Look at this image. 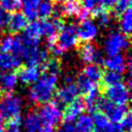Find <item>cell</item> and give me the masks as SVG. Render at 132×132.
<instances>
[{"instance_id":"1","label":"cell","mask_w":132,"mask_h":132,"mask_svg":"<svg viewBox=\"0 0 132 132\" xmlns=\"http://www.w3.org/2000/svg\"><path fill=\"white\" fill-rule=\"evenodd\" d=\"M58 85V75L43 73L40 77L32 84L29 92L30 100L35 104H43L50 102Z\"/></svg>"},{"instance_id":"2","label":"cell","mask_w":132,"mask_h":132,"mask_svg":"<svg viewBox=\"0 0 132 132\" xmlns=\"http://www.w3.org/2000/svg\"><path fill=\"white\" fill-rule=\"evenodd\" d=\"M23 109V99L18 94H5L0 99V117L2 120L10 121L21 117Z\"/></svg>"},{"instance_id":"3","label":"cell","mask_w":132,"mask_h":132,"mask_svg":"<svg viewBox=\"0 0 132 132\" xmlns=\"http://www.w3.org/2000/svg\"><path fill=\"white\" fill-rule=\"evenodd\" d=\"M97 110L104 113L111 123H120L129 111V107L127 104H116L106 98L100 97L97 102Z\"/></svg>"},{"instance_id":"4","label":"cell","mask_w":132,"mask_h":132,"mask_svg":"<svg viewBox=\"0 0 132 132\" xmlns=\"http://www.w3.org/2000/svg\"><path fill=\"white\" fill-rule=\"evenodd\" d=\"M77 42V25L74 23L64 24V26L57 35L56 45L64 53L65 51H69L76 46Z\"/></svg>"},{"instance_id":"5","label":"cell","mask_w":132,"mask_h":132,"mask_svg":"<svg viewBox=\"0 0 132 132\" xmlns=\"http://www.w3.org/2000/svg\"><path fill=\"white\" fill-rule=\"evenodd\" d=\"M37 114L43 127L55 128L61 123L63 119L62 109L56 106L53 102H46V103L41 104V106H39L38 108Z\"/></svg>"},{"instance_id":"6","label":"cell","mask_w":132,"mask_h":132,"mask_svg":"<svg viewBox=\"0 0 132 132\" xmlns=\"http://www.w3.org/2000/svg\"><path fill=\"white\" fill-rule=\"evenodd\" d=\"M104 52L107 56H112L120 54L122 51H125L129 47V38L127 35L121 32H111L109 33L104 40Z\"/></svg>"},{"instance_id":"7","label":"cell","mask_w":132,"mask_h":132,"mask_svg":"<svg viewBox=\"0 0 132 132\" xmlns=\"http://www.w3.org/2000/svg\"><path fill=\"white\" fill-rule=\"evenodd\" d=\"M106 99L116 104H127L130 100L129 87L123 82L108 86L103 90Z\"/></svg>"},{"instance_id":"8","label":"cell","mask_w":132,"mask_h":132,"mask_svg":"<svg viewBox=\"0 0 132 132\" xmlns=\"http://www.w3.org/2000/svg\"><path fill=\"white\" fill-rule=\"evenodd\" d=\"M78 94L79 92L74 81L70 84H65L56 92V95H54L53 103L62 109L66 105H68L72 100H74L78 96Z\"/></svg>"},{"instance_id":"9","label":"cell","mask_w":132,"mask_h":132,"mask_svg":"<svg viewBox=\"0 0 132 132\" xmlns=\"http://www.w3.org/2000/svg\"><path fill=\"white\" fill-rule=\"evenodd\" d=\"M78 56L87 64L101 65L104 60L100 51L91 42H85L78 47Z\"/></svg>"},{"instance_id":"10","label":"cell","mask_w":132,"mask_h":132,"mask_svg":"<svg viewBox=\"0 0 132 132\" xmlns=\"http://www.w3.org/2000/svg\"><path fill=\"white\" fill-rule=\"evenodd\" d=\"M98 35V26L90 19L80 21L77 26V36L78 40L84 42H91Z\"/></svg>"},{"instance_id":"11","label":"cell","mask_w":132,"mask_h":132,"mask_svg":"<svg viewBox=\"0 0 132 132\" xmlns=\"http://www.w3.org/2000/svg\"><path fill=\"white\" fill-rule=\"evenodd\" d=\"M104 67L107 70H113V71H119V72H123L126 70L127 67L131 66V59H130V55H128V58L126 59L125 56H123L121 53L120 54H116L112 56H108L107 58H105L103 60Z\"/></svg>"},{"instance_id":"12","label":"cell","mask_w":132,"mask_h":132,"mask_svg":"<svg viewBox=\"0 0 132 132\" xmlns=\"http://www.w3.org/2000/svg\"><path fill=\"white\" fill-rule=\"evenodd\" d=\"M63 113V119L66 122H73L75 121L78 116H80L82 113V111L85 110L86 106H85V102L82 98H78L76 97L74 100H72L68 105H66Z\"/></svg>"},{"instance_id":"13","label":"cell","mask_w":132,"mask_h":132,"mask_svg":"<svg viewBox=\"0 0 132 132\" xmlns=\"http://www.w3.org/2000/svg\"><path fill=\"white\" fill-rule=\"evenodd\" d=\"M92 119L94 132H114L117 123H111L101 111H95Z\"/></svg>"},{"instance_id":"14","label":"cell","mask_w":132,"mask_h":132,"mask_svg":"<svg viewBox=\"0 0 132 132\" xmlns=\"http://www.w3.org/2000/svg\"><path fill=\"white\" fill-rule=\"evenodd\" d=\"M41 75V70L38 66H26L19 69L16 76L18 79L21 80L25 85L34 84Z\"/></svg>"},{"instance_id":"15","label":"cell","mask_w":132,"mask_h":132,"mask_svg":"<svg viewBox=\"0 0 132 132\" xmlns=\"http://www.w3.org/2000/svg\"><path fill=\"white\" fill-rule=\"evenodd\" d=\"M22 65V59L15 55L9 53L0 52V70L12 71L18 70Z\"/></svg>"},{"instance_id":"16","label":"cell","mask_w":132,"mask_h":132,"mask_svg":"<svg viewBox=\"0 0 132 132\" xmlns=\"http://www.w3.org/2000/svg\"><path fill=\"white\" fill-rule=\"evenodd\" d=\"M27 24H28L27 18L22 12L14 11L11 14H9L8 23H7L6 28L8 29V31L10 33L16 34L19 32L23 31L25 29V27L27 26Z\"/></svg>"},{"instance_id":"17","label":"cell","mask_w":132,"mask_h":132,"mask_svg":"<svg viewBox=\"0 0 132 132\" xmlns=\"http://www.w3.org/2000/svg\"><path fill=\"white\" fill-rule=\"evenodd\" d=\"M18 81L19 79L16 73L12 71H4L2 74H0V93H11L16 87Z\"/></svg>"},{"instance_id":"18","label":"cell","mask_w":132,"mask_h":132,"mask_svg":"<svg viewBox=\"0 0 132 132\" xmlns=\"http://www.w3.org/2000/svg\"><path fill=\"white\" fill-rule=\"evenodd\" d=\"M23 126L25 132H40L42 125L40 123L37 112L29 111L23 120Z\"/></svg>"},{"instance_id":"19","label":"cell","mask_w":132,"mask_h":132,"mask_svg":"<svg viewBox=\"0 0 132 132\" xmlns=\"http://www.w3.org/2000/svg\"><path fill=\"white\" fill-rule=\"evenodd\" d=\"M91 14L97 20V24L102 28H108L111 26V15L109 12L103 8L102 6L98 5L95 8H93L91 11Z\"/></svg>"},{"instance_id":"20","label":"cell","mask_w":132,"mask_h":132,"mask_svg":"<svg viewBox=\"0 0 132 132\" xmlns=\"http://www.w3.org/2000/svg\"><path fill=\"white\" fill-rule=\"evenodd\" d=\"M40 0H22L21 2V7L23 10V14L27 18L29 21H35L38 15H37V10L39 6Z\"/></svg>"},{"instance_id":"21","label":"cell","mask_w":132,"mask_h":132,"mask_svg":"<svg viewBox=\"0 0 132 132\" xmlns=\"http://www.w3.org/2000/svg\"><path fill=\"white\" fill-rule=\"evenodd\" d=\"M76 123L74 125L75 132H94L93 128V119L90 114L81 113L75 120Z\"/></svg>"},{"instance_id":"22","label":"cell","mask_w":132,"mask_h":132,"mask_svg":"<svg viewBox=\"0 0 132 132\" xmlns=\"http://www.w3.org/2000/svg\"><path fill=\"white\" fill-rule=\"evenodd\" d=\"M119 16H120L119 26H120L121 33L129 36L131 33V29H132V10H131V8L130 7L127 8Z\"/></svg>"},{"instance_id":"23","label":"cell","mask_w":132,"mask_h":132,"mask_svg":"<svg viewBox=\"0 0 132 132\" xmlns=\"http://www.w3.org/2000/svg\"><path fill=\"white\" fill-rule=\"evenodd\" d=\"M99 98H100V92L97 87L85 95V99H84L85 106L90 112L94 113L95 111H97V102Z\"/></svg>"},{"instance_id":"24","label":"cell","mask_w":132,"mask_h":132,"mask_svg":"<svg viewBox=\"0 0 132 132\" xmlns=\"http://www.w3.org/2000/svg\"><path fill=\"white\" fill-rule=\"evenodd\" d=\"M102 73H103V71H102L101 67L96 64H88L82 69V74L95 84L98 82L99 80H101Z\"/></svg>"},{"instance_id":"25","label":"cell","mask_w":132,"mask_h":132,"mask_svg":"<svg viewBox=\"0 0 132 132\" xmlns=\"http://www.w3.org/2000/svg\"><path fill=\"white\" fill-rule=\"evenodd\" d=\"M101 80H102L103 86H105V87L112 86V85L122 82V80H123V74H122V72H119V71L107 70V71H105V72L102 73Z\"/></svg>"},{"instance_id":"26","label":"cell","mask_w":132,"mask_h":132,"mask_svg":"<svg viewBox=\"0 0 132 132\" xmlns=\"http://www.w3.org/2000/svg\"><path fill=\"white\" fill-rule=\"evenodd\" d=\"M24 35L30 38L39 39L41 36V27L40 22L37 21H31L30 24H27V26L24 29Z\"/></svg>"},{"instance_id":"27","label":"cell","mask_w":132,"mask_h":132,"mask_svg":"<svg viewBox=\"0 0 132 132\" xmlns=\"http://www.w3.org/2000/svg\"><path fill=\"white\" fill-rule=\"evenodd\" d=\"M76 86L78 89V92L81 93L82 95H86L88 92H90L91 90H93L94 88H96V84L93 82L92 80H90L89 78H87L84 74H79L76 80Z\"/></svg>"},{"instance_id":"28","label":"cell","mask_w":132,"mask_h":132,"mask_svg":"<svg viewBox=\"0 0 132 132\" xmlns=\"http://www.w3.org/2000/svg\"><path fill=\"white\" fill-rule=\"evenodd\" d=\"M63 7V12L64 16H76L77 13L79 12L80 8V3L78 0H69L65 3H62Z\"/></svg>"},{"instance_id":"29","label":"cell","mask_w":132,"mask_h":132,"mask_svg":"<svg viewBox=\"0 0 132 132\" xmlns=\"http://www.w3.org/2000/svg\"><path fill=\"white\" fill-rule=\"evenodd\" d=\"M53 9H54V4L51 0L40 1L37 10V15L42 20H46L51 15H53Z\"/></svg>"},{"instance_id":"30","label":"cell","mask_w":132,"mask_h":132,"mask_svg":"<svg viewBox=\"0 0 132 132\" xmlns=\"http://www.w3.org/2000/svg\"><path fill=\"white\" fill-rule=\"evenodd\" d=\"M41 68L43 70V73L57 75L60 70V62L57 58H51V59H47L41 65Z\"/></svg>"},{"instance_id":"31","label":"cell","mask_w":132,"mask_h":132,"mask_svg":"<svg viewBox=\"0 0 132 132\" xmlns=\"http://www.w3.org/2000/svg\"><path fill=\"white\" fill-rule=\"evenodd\" d=\"M22 0H0V5L5 11L14 12L21 8Z\"/></svg>"},{"instance_id":"32","label":"cell","mask_w":132,"mask_h":132,"mask_svg":"<svg viewBox=\"0 0 132 132\" xmlns=\"http://www.w3.org/2000/svg\"><path fill=\"white\" fill-rule=\"evenodd\" d=\"M131 4V0H118L116 2V4L113 5V14L119 16L121 13H123L127 8L130 7Z\"/></svg>"},{"instance_id":"33","label":"cell","mask_w":132,"mask_h":132,"mask_svg":"<svg viewBox=\"0 0 132 132\" xmlns=\"http://www.w3.org/2000/svg\"><path fill=\"white\" fill-rule=\"evenodd\" d=\"M3 132H23L21 128V117L8 121Z\"/></svg>"},{"instance_id":"34","label":"cell","mask_w":132,"mask_h":132,"mask_svg":"<svg viewBox=\"0 0 132 132\" xmlns=\"http://www.w3.org/2000/svg\"><path fill=\"white\" fill-rule=\"evenodd\" d=\"M12 46V35H4L0 38V52L10 53Z\"/></svg>"},{"instance_id":"35","label":"cell","mask_w":132,"mask_h":132,"mask_svg":"<svg viewBox=\"0 0 132 132\" xmlns=\"http://www.w3.org/2000/svg\"><path fill=\"white\" fill-rule=\"evenodd\" d=\"M120 126L122 127V129L126 132H130L131 131V128H132V117H131V113L130 111H128L126 113V116L122 119V121L120 122Z\"/></svg>"},{"instance_id":"36","label":"cell","mask_w":132,"mask_h":132,"mask_svg":"<svg viewBox=\"0 0 132 132\" xmlns=\"http://www.w3.org/2000/svg\"><path fill=\"white\" fill-rule=\"evenodd\" d=\"M8 18H9V14L0 5V31L6 28L7 23H8Z\"/></svg>"},{"instance_id":"37","label":"cell","mask_w":132,"mask_h":132,"mask_svg":"<svg viewBox=\"0 0 132 132\" xmlns=\"http://www.w3.org/2000/svg\"><path fill=\"white\" fill-rule=\"evenodd\" d=\"M57 132H75V127L74 124L72 122H66L64 121V123H62L58 129Z\"/></svg>"},{"instance_id":"38","label":"cell","mask_w":132,"mask_h":132,"mask_svg":"<svg viewBox=\"0 0 132 132\" xmlns=\"http://www.w3.org/2000/svg\"><path fill=\"white\" fill-rule=\"evenodd\" d=\"M79 3L84 6V8L91 11L93 8L99 5V0H79Z\"/></svg>"},{"instance_id":"39","label":"cell","mask_w":132,"mask_h":132,"mask_svg":"<svg viewBox=\"0 0 132 132\" xmlns=\"http://www.w3.org/2000/svg\"><path fill=\"white\" fill-rule=\"evenodd\" d=\"M117 1L118 0H99V5L105 9H107V8L113 7V5L116 4Z\"/></svg>"},{"instance_id":"40","label":"cell","mask_w":132,"mask_h":132,"mask_svg":"<svg viewBox=\"0 0 132 132\" xmlns=\"http://www.w3.org/2000/svg\"><path fill=\"white\" fill-rule=\"evenodd\" d=\"M40 132H55V128H53V127H43V128H41Z\"/></svg>"},{"instance_id":"41","label":"cell","mask_w":132,"mask_h":132,"mask_svg":"<svg viewBox=\"0 0 132 132\" xmlns=\"http://www.w3.org/2000/svg\"><path fill=\"white\" fill-rule=\"evenodd\" d=\"M53 1H55L56 3H60V4H62V3H65V2H67V1H69V0H53Z\"/></svg>"},{"instance_id":"42","label":"cell","mask_w":132,"mask_h":132,"mask_svg":"<svg viewBox=\"0 0 132 132\" xmlns=\"http://www.w3.org/2000/svg\"><path fill=\"white\" fill-rule=\"evenodd\" d=\"M4 131V128L2 126V123H0V132H3Z\"/></svg>"},{"instance_id":"43","label":"cell","mask_w":132,"mask_h":132,"mask_svg":"<svg viewBox=\"0 0 132 132\" xmlns=\"http://www.w3.org/2000/svg\"><path fill=\"white\" fill-rule=\"evenodd\" d=\"M2 121H3V120H2V118L0 117V123H2Z\"/></svg>"},{"instance_id":"44","label":"cell","mask_w":132,"mask_h":132,"mask_svg":"<svg viewBox=\"0 0 132 132\" xmlns=\"http://www.w3.org/2000/svg\"><path fill=\"white\" fill-rule=\"evenodd\" d=\"M0 99H1V93H0Z\"/></svg>"},{"instance_id":"45","label":"cell","mask_w":132,"mask_h":132,"mask_svg":"<svg viewBox=\"0 0 132 132\" xmlns=\"http://www.w3.org/2000/svg\"><path fill=\"white\" fill-rule=\"evenodd\" d=\"M0 38H1V35H0Z\"/></svg>"}]
</instances>
